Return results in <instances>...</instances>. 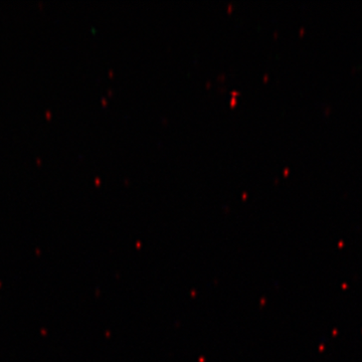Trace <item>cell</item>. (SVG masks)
Here are the masks:
<instances>
[]
</instances>
